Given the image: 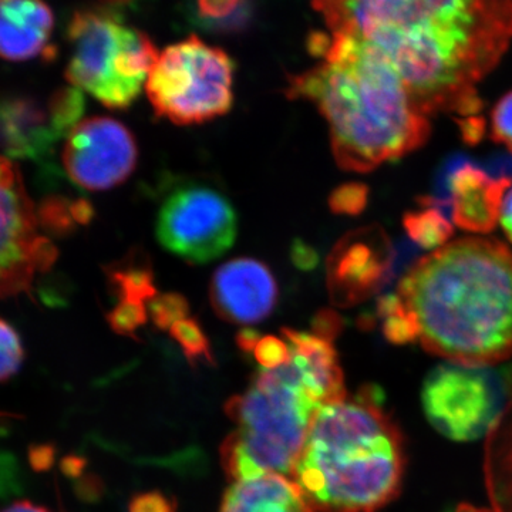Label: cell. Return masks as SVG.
I'll return each mask as SVG.
<instances>
[{"label": "cell", "instance_id": "d590c367", "mask_svg": "<svg viewBox=\"0 0 512 512\" xmlns=\"http://www.w3.org/2000/svg\"><path fill=\"white\" fill-rule=\"evenodd\" d=\"M500 222L505 235H507V238L512 242V188L505 194L503 208H501Z\"/></svg>", "mask_w": 512, "mask_h": 512}, {"label": "cell", "instance_id": "ab89813d", "mask_svg": "<svg viewBox=\"0 0 512 512\" xmlns=\"http://www.w3.org/2000/svg\"><path fill=\"white\" fill-rule=\"evenodd\" d=\"M106 2L123 3V2H128V0H106Z\"/></svg>", "mask_w": 512, "mask_h": 512}, {"label": "cell", "instance_id": "6da1fadb", "mask_svg": "<svg viewBox=\"0 0 512 512\" xmlns=\"http://www.w3.org/2000/svg\"><path fill=\"white\" fill-rule=\"evenodd\" d=\"M330 35L362 40L392 64L427 117L480 116L477 84L512 40V0H312Z\"/></svg>", "mask_w": 512, "mask_h": 512}, {"label": "cell", "instance_id": "f1b7e54d", "mask_svg": "<svg viewBox=\"0 0 512 512\" xmlns=\"http://www.w3.org/2000/svg\"><path fill=\"white\" fill-rule=\"evenodd\" d=\"M244 0H197L198 12L211 22L225 23L239 15Z\"/></svg>", "mask_w": 512, "mask_h": 512}, {"label": "cell", "instance_id": "8d00e7d4", "mask_svg": "<svg viewBox=\"0 0 512 512\" xmlns=\"http://www.w3.org/2000/svg\"><path fill=\"white\" fill-rule=\"evenodd\" d=\"M262 336L259 335L256 330L252 329H242L241 332L237 335V343L239 346V349L242 350V352L245 353H251L254 352L256 343L259 342V339H261Z\"/></svg>", "mask_w": 512, "mask_h": 512}, {"label": "cell", "instance_id": "8992f818", "mask_svg": "<svg viewBox=\"0 0 512 512\" xmlns=\"http://www.w3.org/2000/svg\"><path fill=\"white\" fill-rule=\"evenodd\" d=\"M67 43L66 79L111 110H126L137 100L160 56L146 33L103 9L74 13Z\"/></svg>", "mask_w": 512, "mask_h": 512}, {"label": "cell", "instance_id": "277c9868", "mask_svg": "<svg viewBox=\"0 0 512 512\" xmlns=\"http://www.w3.org/2000/svg\"><path fill=\"white\" fill-rule=\"evenodd\" d=\"M282 336L291 360L259 370L251 386L225 404L235 430L220 454L232 483L265 473L291 477L320 410L348 396L333 342L291 328Z\"/></svg>", "mask_w": 512, "mask_h": 512}, {"label": "cell", "instance_id": "f546056e", "mask_svg": "<svg viewBox=\"0 0 512 512\" xmlns=\"http://www.w3.org/2000/svg\"><path fill=\"white\" fill-rule=\"evenodd\" d=\"M128 512H177V501L161 491H148L134 495Z\"/></svg>", "mask_w": 512, "mask_h": 512}, {"label": "cell", "instance_id": "d6a6232c", "mask_svg": "<svg viewBox=\"0 0 512 512\" xmlns=\"http://www.w3.org/2000/svg\"><path fill=\"white\" fill-rule=\"evenodd\" d=\"M291 256L293 264L303 269V271H309V269L318 265V254H316L315 249L309 247L301 239H296L293 242Z\"/></svg>", "mask_w": 512, "mask_h": 512}, {"label": "cell", "instance_id": "484cf974", "mask_svg": "<svg viewBox=\"0 0 512 512\" xmlns=\"http://www.w3.org/2000/svg\"><path fill=\"white\" fill-rule=\"evenodd\" d=\"M370 190L363 183L339 185L329 197V208L333 214L356 217L362 214L369 202Z\"/></svg>", "mask_w": 512, "mask_h": 512}, {"label": "cell", "instance_id": "3957f363", "mask_svg": "<svg viewBox=\"0 0 512 512\" xmlns=\"http://www.w3.org/2000/svg\"><path fill=\"white\" fill-rule=\"evenodd\" d=\"M396 293L431 355L466 366H497L512 356V251L504 242H448L414 262Z\"/></svg>", "mask_w": 512, "mask_h": 512}, {"label": "cell", "instance_id": "ac0fdd59", "mask_svg": "<svg viewBox=\"0 0 512 512\" xmlns=\"http://www.w3.org/2000/svg\"><path fill=\"white\" fill-rule=\"evenodd\" d=\"M485 439L488 500L493 512H512V402Z\"/></svg>", "mask_w": 512, "mask_h": 512}, {"label": "cell", "instance_id": "d4e9b609", "mask_svg": "<svg viewBox=\"0 0 512 512\" xmlns=\"http://www.w3.org/2000/svg\"><path fill=\"white\" fill-rule=\"evenodd\" d=\"M147 306L136 302H117L107 313V322L119 335L136 339L137 330L146 325L147 320L150 319Z\"/></svg>", "mask_w": 512, "mask_h": 512}, {"label": "cell", "instance_id": "cb8c5ba5", "mask_svg": "<svg viewBox=\"0 0 512 512\" xmlns=\"http://www.w3.org/2000/svg\"><path fill=\"white\" fill-rule=\"evenodd\" d=\"M25 360V348L19 333L0 318V382H6L19 372Z\"/></svg>", "mask_w": 512, "mask_h": 512}, {"label": "cell", "instance_id": "8fae6325", "mask_svg": "<svg viewBox=\"0 0 512 512\" xmlns=\"http://www.w3.org/2000/svg\"><path fill=\"white\" fill-rule=\"evenodd\" d=\"M86 100L74 87L57 90L46 103L28 96L0 97V150L10 160L45 161L57 141L82 119Z\"/></svg>", "mask_w": 512, "mask_h": 512}, {"label": "cell", "instance_id": "836d02e7", "mask_svg": "<svg viewBox=\"0 0 512 512\" xmlns=\"http://www.w3.org/2000/svg\"><path fill=\"white\" fill-rule=\"evenodd\" d=\"M458 127L461 130V136L468 144L480 143L484 137L485 121L481 116L467 117V119L457 120Z\"/></svg>", "mask_w": 512, "mask_h": 512}, {"label": "cell", "instance_id": "83f0119b", "mask_svg": "<svg viewBox=\"0 0 512 512\" xmlns=\"http://www.w3.org/2000/svg\"><path fill=\"white\" fill-rule=\"evenodd\" d=\"M491 138L512 154V92L504 94L491 111Z\"/></svg>", "mask_w": 512, "mask_h": 512}, {"label": "cell", "instance_id": "f35d334b", "mask_svg": "<svg viewBox=\"0 0 512 512\" xmlns=\"http://www.w3.org/2000/svg\"><path fill=\"white\" fill-rule=\"evenodd\" d=\"M0 512H52L43 505L30 503V501H16V503L8 505Z\"/></svg>", "mask_w": 512, "mask_h": 512}, {"label": "cell", "instance_id": "5b68a950", "mask_svg": "<svg viewBox=\"0 0 512 512\" xmlns=\"http://www.w3.org/2000/svg\"><path fill=\"white\" fill-rule=\"evenodd\" d=\"M404 468L400 430L363 389L320 410L291 478L313 512H377L399 495Z\"/></svg>", "mask_w": 512, "mask_h": 512}, {"label": "cell", "instance_id": "30bf717a", "mask_svg": "<svg viewBox=\"0 0 512 512\" xmlns=\"http://www.w3.org/2000/svg\"><path fill=\"white\" fill-rule=\"evenodd\" d=\"M156 234L163 248L188 264H210L234 245L237 212L211 185H180L161 204Z\"/></svg>", "mask_w": 512, "mask_h": 512}, {"label": "cell", "instance_id": "74e56055", "mask_svg": "<svg viewBox=\"0 0 512 512\" xmlns=\"http://www.w3.org/2000/svg\"><path fill=\"white\" fill-rule=\"evenodd\" d=\"M84 466H86V461L82 457H66L62 461L63 473L69 477H80Z\"/></svg>", "mask_w": 512, "mask_h": 512}, {"label": "cell", "instance_id": "60d3db41", "mask_svg": "<svg viewBox=\"0 0 512 512\" xmlns=\"http://www.w3.org/2000/svg\"><path fill=\"white\" fill-rule=\"evenodd\" d=\"M3 414H5V413H0V417H2V416H3Z\"/></svg>", "mask_w": 512, "mask_h": 512}, {"label": "cell", "instance_id": "e575fe53", "mask_svg": "<svg viewBox=\"0 0 512 512\" xmlns=\"http://www.w3.org/2000/svg\"><path fill=\"white\" fill-rule=\"evenodd\" d=\"M55 448L52 446H36L30 448L29 460L32 467L37 471L49 470L55 463Z\"/></svg>", "mask_w": 512, "mask_h": 512}, {"label": "cell", "instance_id": "1f68e13d", "mask_svg": "<svg viewBox=\"0 0 512 512\" xmlns=\"http://www.w3.org/2000/svg\"><path fill=\"white\" fill-rule=\"evenodd\" d=\"M19 470L15 457L0 453V498L19 490Z\"/></svg>", "mask_w": 512, "mask_h": 512}, {"label": "cell", "instance_id": "5bb4252c", "mask_svg": "<svg viewBox=\"0 0 512 512\" xmlns=\"http://www.w3.org/2000/svg\"><path fill=\"white\" fill-rule=\"evenodd\" d=\"M212 309L225 322L249 326L264 322L279 301L271 268L255 258H235L221 265L210 284Z\"/></svg>", "mask_w": 512, "mask_h": 512}, {"label": "cell", "instance_id": "4316f807", "mask_svg": "<svg viewBox=\"0 0 512 512\" xmlns=\"http://www.w3.org/2000/svg\"><path fill=\"white\" fill-rule=\"evenodd\" d=\"M256 362L262 366V369L274 370L284 366L291 360V348L284 338H276V336H262L256 343L254 349Z\"/></svg>", "mask_w": 512, "mask_h": 512}, {"label": "cell", "instance_id": "4dcf8cb0", "mask_svg": "<svg viewBox=\"0 0 512 512\" xmlns=\"http://www.w3.org/2000/svg\"><path fill=\"white\" fill-rule=\"evenodd\" d=\"M312 329L315 335L333 342L342 330V318L332 309H323L313 318Z\"/></svg>", "mask_w": 512, "mask_h": 512}, {"label": "cell", "instance_id": "ffe728a7", "mask_svg": "<svg viewBox=\"0 0 512 512\" xmlns=\"http://www.w3.org/2000/svg\"><path fill=\"white\" fill-rule=\"evenodd\" d=\"M419 210L407 211L403 227L407 237L426 251H436L448 244L454 228L443 212L441 201L436 198H419Z\"/></svg>", "mask_w": 512, "mask_h": 512}, {"label": "cell", "instance_id": "44dd1931", "mask_svg": "<svg viewBox=\"0 0 512 512\" xmlns=\"http://www.w3.org/2000/svg\"><path fill=\"white\" fill-rule=\"evenodd\" d=\"M377 318L382 322L383 335L396 345L417 340V326L412 312L396 292L384 295L377 302Z\"/></svg>", "mask_w": 512, "mask_h": 512}, {"label": "cell", "instance_id": "2e32d148", "mask_svg": "<svg viewBox=\"0 0 512 512\" xmlns=\"http://www.w3.org/2000/svg\"><path fill=\"white\" fill-rule=\"evenodd\" d=\"M55 16L43 0H0V57L26 62L49 57Z\"/></svg>", "mask_w": 512, "mask_h": 512}, {"label": "cell", "instance_id": "7a4b0ae2", "mask_svg": "<svg viewBox=\"0 0 512 512\" xmlns=\"http://www.w3.org/2000/svg\"><path fill=\"white\" fill-rule=\"evenodd\" d=\"M309 50L323 62L289 77L286 96L318 107L340 168L370 173L426 144L430 117L377 50L355 37L325 33L311 36Z\"/></svg>", "mask_w": 512, "mask_h": 512}, {"label": "cell", "instance_id": "603a6c76", "mask_svg": "<svg viewBox=\"0 0 512 512\" xmlns=\"http://www.w3.org/2000/svg\"><path fill=\"white\" fill-rule=\"evenodd\" d=\"M190 303L181 293H158L148 305V316L160 330H170L175 323L188 318Z\"/></svg>", "mask_w": 512, "mask_h": 512}, {"label": "cell", "instance_id": "ba28073f", "mask_svg": "<svg viewBox=\"0 0 512 512\" xmlns=\"http://www.w3.org/2000/svg\"><path fill=\"white\" fill-rule=\"evenodd\" d=\"M512 402V365L444 363L421 387V406L434 430L466 443L487 437Z\"/></svg>", "mask_w": 512, "mask_h": 512}, {"label": "cell", "instance_id": "9c48e42d", "mask_svg": "<svg viewBox=\"0 0 512 512\" xmlns=\"http://www.w3.org/2000/svg\"><path fill=\"white\" fill-rule=\"evenodd\" d=\"M42 231L18 165L0 153V299L32 296L37 276L55 265L59 252Z\"/></svg>", "mask_w": 512, "mask_h": 512}, {"label": "cell", "instance_id": "7c38bea8", "mask_svg": "<svg viewBox=\"0 0 512 512\" xmlns=\"http://www.w3.org/2000/svg\"><path fill=\"white\" fill-rule=\"evenodd\" d=\"M62 161L70 180L83 190H111L126 183L136 170V138L119 120L90 117L66 137Z\"/></svg>", "mask_w": 512, "mask_h": 512}, {"label": "cell", "instance_id": "9a60e30c", "mask_svg": "<svg viewBox=\"0 0 512 512\" xmlns=\"http://www.w3.org/2000/svg\"><path fill=\"white\" fill-rule=\"evenodd\" d=\"M510 177H491L483 168L461 164L448 177L454 224L474 234H490L497 227Z\"/></svg>", "mask_w": 512, "mask_h": 512}, {"label": "cell", "instance_id": "52a82bcc", "mask_svg": "<svg viewBox=\"0 0 512 512\" xmlns=\"http://www.w3.org/2000/svg\"><path fill=\"white\" fill-rule=\"evenodd\" d=\"M235 64L197 36L168 46L158 56L146 92L158 117L177 126L207 123L234 106Z\"/></svg>", "mask_w": 512, "mask_h": 512}, {"label": "cell", "instance_id": "7402d4cb", "mask_svg": "<svg viewBox=\"0 0 512 512\" xmlns=\"http://www.w3.org/2000/svg\"><path fill=\"white\" fill-rule=\"evenodd\" d=\"M170 335L183 350L185 359L190 362V365L195 366L200 363L214 365L210 339L205 335L204 329L197 319L180 320L170 329Z\"/></svg>", "mask_w": 512, "mask_h": 512}, {"label": "cell", "instance_id": "e0dca14e", "mask_svg": "<svg viewBox=\"0 0 512 512\" xmlns=\"http://www.w3.org/2000/svg\"><path fill=\"white\" fill-rule=\"evenodd\" d=\"M220 512H313L295 480L265 473L234 481L225 491Z\"/></svg>", "mask_w": 512, "mask_h": 512}, {"label": "cell", "instance_id": "4fadbf2b", "mask_svg": "<svg viewBox=\"0 0 512 512\" xmlns=\"http://www.w3.org/2000/svg\"><path fill=\"white\" fill-rule=\"evenodd\" d=\"M396 261L389 235L379 225H367L339 239L326 262L330 301L352 308L369 301L389 284Z\"/></svg>", "mask_w": 512, "mask_h": 512}, {"label": "cell", "instance_id": "d6986e66", "mask_svg": "<svg viewBox=\"0 0 512 512\" xmlns=\"http://www.w3.org/2000/svg\"><path fill=\"white\" fill-rule=\"evenodd\" d=\"M107 281L117 302H136L150 305L158 295L154 272L148 256L141 251H131L119 262L106 268Z\"/></svg>", "mask_w": 512, "mask_h": 512}]
</instances>
